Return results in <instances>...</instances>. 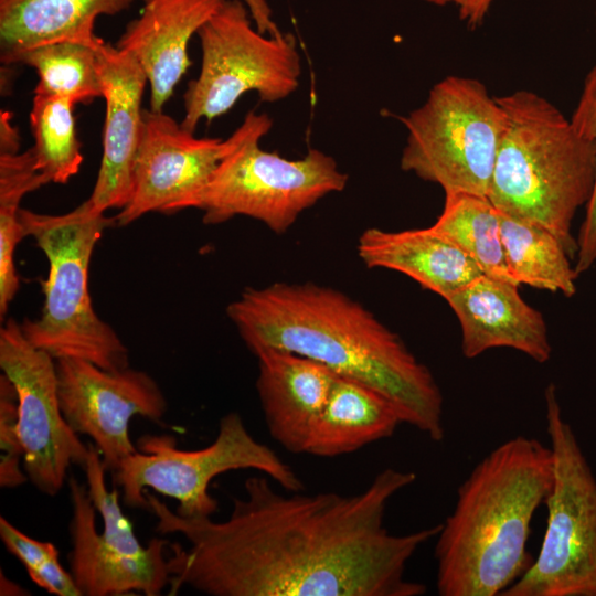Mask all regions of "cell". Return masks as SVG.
<instances>
[{
  "mask_svg": "<svg viewBox=\"0 0 596 596\" xmlns=\"http://www.w3.org/2000/svg\"><path fill=\"white\" fill-rule=\"evenodd\" d=\"M518 289L517 284L482 274L445 298L460 323L466 358L511 348L538 363L550 360L546 322Z\"/></svg>",
  "mask_w": 596,
  "mask_h": 596,
  "instance_id": "2e32d148",
  "label": "cell"
},
{
  "mask_svg": "<svg viewBox=\"0 0 596 596\" xmlns=\"http://www.w3.org/2000/svg\"><path fill=\"white\" fill-rule=\"evenodd\" d=\"M134 0H0V60L4 66L36 46L71 41L96 46L100 15H116Z\"/></svg>",
  "mask_w": 596,
  "mask_h": 596,
  "instance_id": "ffe728a7",
  "label": "cell"
},
{
  "mask_svg": "<svg viewBox=\"0 0 596 596\" xmlns=\"http://www.w3.org/2000/svg\"><path fill=\"white\" fill-rule=\"evenodd\" d=\"M137 449L113 471L123 501L130 508L148 509L145 491L150 488L174 499V511L182 517H212L219 510L209 490L212 480L241 469L257 470L285 491L305 489L294 469L258 441L236 412L221 418L216 437L203 448L179 449L171 435L146 434L137 440Z\"/></svg>",
  "mask_w": 596,
  "mask_h": 596,
  "instance_id": "52a82bcc",
  "label": "cell"
},
{
  "mask_svg": "<svg viewBox=\"0 0 596 596\" xmlns=\"http://www.w3.org/2000/svg\"><path fill=\"white\" fill-rule=\"evenodd\" d=\"M20 221L25 237L34 238L49 263L47 277L40 281L41 315L20 323L26 340L54 360L82 359L106 370L128 368V348L96 313L88 292L93 252L115 217L97 211L87 199L58 215L21 207Z\"/></svg>",
  "mask_w": 596,
  "mask_h": 596,
  "instance_id": "5b68a950",
  "label": "cell"
},
{
  "mask_svg": "<svg viewBox=\"0 0 596 596\" xmlns=\"http://www.w3.org/2000/svg\"><path fill=\"white\" fill-rule=\"evenodd\" d=\"M142 118L131 195L114 216L118 226L151 212L185 210L233 145L232 135L198 138L163 111L143 109Z\"/></svg>",
  "mask_w": 596,
  "mask_h": 596,
  "instance_id": "4fadbf2b",
  "label": "cell"
},
{
  "mask_svg": "<svg viewBox=\"0 0 596 596\" xmlns=\"http://www.w3.org/2000/svg\"><path fill=\"white\" fill-rule=\"evenodd\" d=\"M106 115L98 175L88 198L99 212L121 210L129 201L141 131V100L148 78L127 52L105 43L97 47Z\"/></svg>",
  "mask_w": 596,
  "mask_h": 596,
  "instance_id": "9a60e30c",
  "label": "cell"
},
{
  "mask_svg": "<svg viewBox=\"0 0 596 596\" xmlns=\"http://www.w3.org/2000/svg\"><path fill=\"white\" fill-rule=\"evenodd\" d=\"M57 396L62 413L78 435L88 436L97 447L107 471H114L137 451L130 438L135 416L160 422L168 409L167 398L146 371L106 370L82 359H58Z\"/></svg>",
  "mask_w": 596,
  "mask_h": 596,
  "instance_id": "7c38bea8",
  "label": "cell"
},
{
  "mask_svg": "<svg viewBox=\"0 0 596 596\" xmlns=\"http://www.w3.org/2000/svg\"><path fill=\"white\" fill-rule=\"evenodd\" d=\"M403 421L390 400L373 387L336 375L306 454L337 457L391 437Z\"/></svg>",
  "mask_w": 596,
  "mask_h": 596,
  "instance_id": "44dd1931",
  "label": "cell"
},
{
  "mask_svg": "<svg viewBox=\"0 0 596 596\" xmlns=\"http://www.w3.org/2000/svg\"><path fill=\"white\" fill-rule=\"evenodd\" d=\"M570 120L582 137L596 145V64L584 81L581 97ZM576 241L574 269L579 276L596 262V172L593 193L586 204L585 217Z\"/></svg>",
  "mask_w": 596,
  "mask_h": 596,
  "instance_id": "83f0119b",
  "label": "cell"
},
{
  "mask_svg": "<svg viewBox=\"0 0 596 596\" xmlns=\"http://www.w3.org/2000/svg\"><path fill=\"white\" fill-rule=\"evenodd\" d=\"M499 212L505 262L514 281L574 296L578 276L558 238L541 225Z\"/></svg>",
  "mask_w": 596,
  "mask_h": 596,
  "instance_id": "7402d4cb",
  "label": "cell"
},
{
  "mask_svg": "<svg viewBox=\"0 0 596 596\" xmlns=\"http://www.w3.org/2000/svg\"><path fill=\"white\" fill-rule=\"evenodd\" d=\"M595 17H596V13H595ZM595 33H596V26H595Z\"/></svg>",
  "mask_w": 596,
  "mask_h": 596,
  "instance_id": "d6a6232c",
  "label": "cell"
},
{
  "mask_svg": "<svg viewBox=\"0 0 596 596\" xmlns=\"http://www.w3.org/2000/svg\"><path fill=\"white\" fill-rule=\"evenodd\" d=\"M553 485L550 447L526 436L500 444L459 486L436 536L440 596L502 595L532 565L531 521Z\"/></svg>",
  "mask_w": 596,
  "mask_h": 596,
  "instance_id": "3957f363",
  "label": "cell"
},
{
  "mask_svg": "<svg viewBox=\"0 0 596 596\" xmlns=\"http://www.w3.org/2000/svg\"><path fill=\"white\" fill-rule=\"evenodd\" d=\"M67 486L72 503L70 572L82 596L160 595L172 577L169 541L153 538L143 551H136L115 536L98 533L97 511L86 483L71 476Z\"/></svg>",
  "mask_w": 596,
  "mask_h": 596,
  "instance_id": "5bb4252c",
  "label": "cell"
},
{
  "mask_svg": "<svg viewBox=\"0 0 596 596\" xmlns=\"http://www.w3.org/2000/svg\"><path fill=\"white\" fill-rule=\"evenodd\" d=\"M505 113L488 198L501 212L543 226L575 259L572 222L590 199L596 145L530 91L497 97Z\"/></svg>",
  "mask_w": 596,
  "mask_h": 596,
  "instance_id": "277c9868",
  "label": "cell"
},
{
  "mask_svg": "<svg viewBox=\"0 0 596 596\" xmlns=\"http://www.w3.org/2000/svg\"><path fill=\"white\" fill-rule=\"evenodd\" d=\"M11 114L1 110L0 113V153L19 152L21 138L17 127L11 123Z\"/></svg>",
  "mask_w": 596,
  "mask_h": 596,
  "instance_id": "1f68e13d",
  "label": "cell"
},
{
  "mask_svg": "<svg viewBox=\"0 0 596 596\" xmlns=\"http://www.w3.org/2000/svg\"><path fill=\"white\" fill-rule=\"evenodd\" d=\"M202 62L183 95L181 126L194 132L227 113L248 92L265 103L291 95L301 75L297 40L291 33L264 34L243 0H225L196 33Z\"/></svg>",
  "mask_w": 596,
  "mask_h": 596,
  "instance_id": "30bf717a",
  "label": "cell"
},
{
  "mask_svg": "<svg viewBox=\"0 0 596 596\" xmlns=\"http://www.w3.org/2000/svg\"><path fill=\"white\" fill-rule=\"evenodd\" d=\"M0 538L35 585L55 596H82L71 572L61 564L54 544L26 535L4 517H0Z\"/></svg>",
  "mask_w": 596,
  "mask_h": 596,
  "instance_id": "4316f807",
  "label": "cell"
},
{
  "mask_svg": "<svg viewBox=\"0 0 596 596\" xmlns=\"http://www.w3.org/2000/svg\"><path fill=\"white\" fill-rule=\"evenodd\" d=\"M243 1L247 6L251 17L259 32L273 35L280 31L273 20V13L266 0Z\"/></svg>",
  "mask_w": 596,
  "mask_h": 596,
  "instance_id": "4dcf8cb0",
  "label": "cell"
},
{
  "mask_svg": "<svg viewBox=\"0 0 596 596\" xmlns=\"http://www.w3.org/2000/svg\"><path fill=\"white\" fill-rule=\"evenodd\" d=\"M401 121L407 130L404 171L440 185L445 193L488 196L507 117L481 82L447 76Z\"/></svg>",
  "mask_w": 596,
  "mask_h": 596,
  "instance_id": "ba28073f",
  "label": "cell"
},
{
  "mask_svg": "<svg viewBox=\"0 0 596 596\" xmlns=\"http://www.w3.org/2000/svg\"><path fill=\"white\" fill-rule=\"evenodd\" d=\"M0 450L1 488H17L29 480L18 429V396L4 374L0 376Z\"/></svg>",
  "mask_w": 596,
  "mask_h": 596,
  "instance_id": "f1b7e54d",
  "label": "cell"
},
{
  "mask_svg": "<svg viewBox=\"0 0 596 596\" xmlns=\"http://www.w3.org/2000/svg\"><path fill=\"white\" fill-rule=\"evenodd\" d=\"M272 124L266 114L248 111L232 134L230 151L185 209L201 210L205 224L242 215L283 234L304 211L345 188L348 174L318 149L294 160L262 149L259 141Z\"/></svg>",
  "mask_w": 596,
  "mask_h": 596,
  "instance_id": "8992f818",
  "label": "cell"
},
{
  "mask_svg": "<svg viewBox=\"0 0 596 596\" xmlns=\"http://www.w3.org/2000/svg\"><path fill=\"white\" fill-rule=\"evenodd\" d=\"M225 0H141L116 46L142 67L150 86V109L163 111L192 62L188 45Z\"/></svg>",
  "mask_w": 596,
  "mask_h": 596,
  "instance_id": "e0dca14e",
  "label": "cell"
},
{
  "mask_svg": "<svg viewBox=\"0 0 596 596\" xmlns=\"http://www.w3.org/2000/svg\"><path fill=\"white\" fill-rule=\"evenodd\" d=\"M436 6L454 3L458 8L460 20L465 21L471 29L479 26L493 0H424Z\"/></svg>",
  "mask_w": 596,
  "mask_h": 596,
  "instance_id": "f546056e",
  "label": "cell"
},
{
  "mask_svg": "<svg viewBox=\"0 0 596 596\" xmlns=\"http://www.w3.org/2000/svg\"><path fill=\"white\" fill-rule=\"evenodd\" d=\"M98 45L53 42L22 53L15 64H24L36 71L39 81L34 94L64 97L74 105L88 104L103 97Z\"/></svg>",
  "mask_w": 596,
  "mask_h": 596,
  "instance_id": "cb8c5ba5",
  "label": "cell"
},
{
  "mask_svg": "<svg viewBox=\"0 0 596 596\" xmlns=\"http://www.w3.org/2000/svg\"><path fill=\"white\" fill-rule=\"evenodd\" d=\"M358 255L369 268L402 273L444 299L483 274L433 226L396 232L366 228L359 237Z\"/></svg>",
  "mask_w": 596,
  "mask_h": 596,
  "instance_id": "d6986e66",
  "label": "cell"
},
{
  "mask_svg": "<svg viewBox=\"0 0 596 596\" xmlns=\"http://www.w3.org/2000/svg\"><path fill=\"white\" fill-rule=\"evenodd\" d=\"M0 368L18 396L23 469L39 491L53 497L63 488L70 467H82L88 455V444L62 413L55 360L33 347L11 318L0 328Z\"/></svg>",
  "mask_w": 596,
  "mask_h": 596,
  "instance_id": "8fae6325",
  "label": "cell"
},
{
  "mask_svg": "<svg viewBox=\"0 0 596 596\" xmlns=\"http://www.w3.org/2000/svg\"><path fill=\"white\" fill-rule=\"evenodd\" d=\"M74 106L64 97L33 96L30 127L34 138L35 167L49 183H67L83 162Z\"/></svg>",
  "mask_w": 596,
  "mask_h": 596,
  "instance_id": "484cf974",
  "label": "cell"
},
{
  "mask_svg": "<svg viewBox=\"0 0 596 596\" xmlns=\"http://www.w3.org/2000/svg\"><path fill=\"white\" fill-rule=\"evenodd\" d=\"M432 226L475 260L485 275L517 284L505 262L500 212L488 196L445 193L443 212Z\"/></svg>",
  "mask_w": 596,
  "mask_h": 596,
  "instance_id": "603a6c76",
  "label": "cell"
},
{
  "mask_svg": "<svg viewBox=\"0 0 596 596\" xmlns=\"http://www.w3.org/2000/svg\"><path fill=\"white\" fill-rule=\"evenodd\" d=\"M226 315L253 354L274 348L317 361L383 394L403 424L444 439V400L430 370L370 310L313 283L245 288Z\"/></svg>",
  "mask_w": 596,
  "mask_h": 596,
  "instance_id": "7a4b0ae2",
  "label": "cell"
},
{
  "mask_svg": "<svg viewBox=\"0 0 596 596\" xmlns=\"http://www.w3.org/2000/svg\"><path fill=\"white\" fill-rule=\"evenodd\" d=\"M255 355L256 390L269 435L287 451L306 454L337 374L317 361L274 348Z\"/></svg>",
  "mask_w": 596,
  "mask_h": 596,
  "instance_id": "ac0fdd59",
  "label": "cell"
},
{
  "mask_svg": "<svg viewBox=\"0 0 596 596\" xmlns=\"http://www.w3.org/2000/svg\"><path fill=\"white\" fill-rule=\"evenodd\" d=\"M265 475L246 479L230 515L187 518L145 491L156 531L180 534L170 544L172 594L182 586L211 596H421L405 577L417 550L441 524L393 534L385 524L392 498L416 480L385 468L354 494L281 493Z\"/></svg>",
  "mask_w": 596,
  "mask_h": 596,
  "instance_id": "6da1fadb",
  "label": "cell"
},
{
  "mask_svg": "<svg viewBox=\"0 0 596 596\" xmlns=\"http://www.w3.org/2000/svg\"><path fill=\"white\" fill-rule=\"evenodd\" d=\"M49 184L38 171L33 148L22 153H0V315L3 317L20 288L14 254L25 237L20 203L25 194Z\"/></svg>",
  "mask_w": 596,
  "mask_h": 596,
  "instance_id": "d4e9b609",
  "label": "cell"
},
{
  "mask_svg": "<svg viewBox=\"0 0 596 596\" xmlns=\"http://www.w3.org/2000/svg\"><path fill=\"white\" fill-rule=\"evenodd\" d=\"M544 400L553 456L546 529L538 557L501 596H596V479L554 384Z\"/></svg>",
  "mask_w": 596,
  "mask_h": 596,
  "instance_id": "9c48e42d",
  "label": "cell"
}]
</instances>
